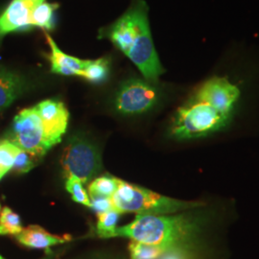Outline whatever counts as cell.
Returning <instances> with one entry per match:
<instances>
[{"label":"cell","mask_w":259,"mask_h":259,"mask_svg":"<svg viewBox=\"0 0 259 259\" xmlns=\"http://www.w3.org/2000/svg\"><path fill=\"white\" fill-rule=\"evenodd\" d=\"M47 42L50 47V63L51 72L64 76H79L81 77L84 67L88 65L89 60H81L73 56L67 55L63 52L52 37L46 33Z\"/></svg>","instance_id":"11"},{"label":"cell","mask_w":259,"mask_h":259,"mask_svg":"<svg viewBox=\"0 0 259 259\" xmlns=\"http://www.w3.org/2000/svg\"><path fill=\"white\" fill-rule=\"evenodd\" d=\"M110 73V61L107 58L89 60L81 77L92 83H101L106 81Z\"/></svg>","instance_id":"14"},{"label":"cell","mask_w":259,"mask_h":259,"mask_svg":"<svg viewBox=\"0 0 259 259\" xmlns=\"http://www.w3.org/2000/svg\"><path fill=\"white\" fill-rule=\"evenodd\" d=\"M148 13V5L144 0H134L119 19L100 31V37L109 38L127 56L146 81L157 83L165 69L153 41Z\"/></svg>","instance_id":"3"},{"label":"cell","mask_w":259,"mask_h":259,"mask_svg":"<svg viewBox=\"0 0 259 259\" xmlns=\"http://www.w3.org/2000/svg\"><path fill=\"white\" fill-rule=\"evenodd\" d=\"M65 177H74L87 185L102 169L101 155L89 140L74 137L66 144L61 158Z\"/></svg>","instance_id":"5"},{"label":"cell","mask_w":259,"mask_h":259,"mask_svg":"<svg viewBox=\"0 0 259 259\" xmlns=\"http://www.w3.org/2000/svg\"><path fill=\"white\" fill-rule=\"evenodd\" d=\"M120 218V213L114 209L108 212L97 214V224H96V233L98 237L108 239L111 233L117 228V222Z\"/></svg>","instance_id":"19"},{"label":"cell","mask_w":259,"mask_h":259,"mask_svg":"<svg viewBox=\"0 0 259 259\" xmlns=\"http://www.w3.org/2000/svg\"><path fill=\"white\" fill-rule=\"evenodd\" d=\"M90 199H91V202H92V208L97 214L108 212V211L113 209L111 198L90 197Z\"/></svg>","instance_id":"22"},{"label":"cell","mask_w":259,"mask_h":259,"mask_svg":"<svg viewBox=\"0 0 259 259\" xmlns=\"http://www.w3.org/2000/svg\"><path fill=\"white\" fill-rule=\"evenodd\" d=\"M65 189L71 195V198L74 202L92 207L91 199L88 195L87 190L83 187V183L80 180L76 179L74 177L67 178L65 182Z\"/></svg>","instance_id":"20"},{"label":"cell","mask_w":259,"mask_h":259,"mask_svg":"<svg viewBox=\"0 0 259 259\" xmlns=\"http://www.w3.org/2000/svg\"><path fill=\"white\" fill-rule=\"evenodd\" d=\"M23 230L21 219L18 213L8 206L0 211V235H18Z\"/></svg>","instance_id":"17"},{"label":"cell","mask_w":259,"mask_h":259,"mask_svg":"<svg viewBox=\"0 0 259 259\" xmlns=\"http://www.w3.org/2000/svg\"><path fill=\"white\" fill-rule=\"evenodd\" d=\"M212 218L205 206L167 215H137L127 226L117 227L110 238L125 237L165 250H197Z\"/></svg>","instance_id":"2"},{"label":"cell","mask_w":259,"mask_h":259,"mask_svg":"<svg viewBox=\"0 0 259 259\" xmlns=\"http://www.w3.org/2000/svg\"><path fill=\"white\" fill-rule=\"evenodd\" d=\"M34 108L42 123L47 146L51 149L62 141L67 129L69 112L64 103L53 99L38 103Z\"/></svg>","instance_id":"8"},{"label":"cell","mask_w":259,"mask_h":259,"mask_svg":"<svg viewBox=\"0 0 259 259\" xmlns=\"http://www.w3.org/2000/svg\"><path fill=\"white\" fill-rule=\"evenodd\" d=\"M160 100L157 83L144 78H131L121 84L115 96V108L125 115H139L152 111Z\"/></svg>","instance_id":"7"},{"label":"cell","mask_w":259,"mask_h":259,"mask_svg":"<svg viewBox=\"0 0 259 259\" xmlns=\"http://www.w3.org/2000/svg\"><path fill=\"white\" fill-rule=\"evenodd\" d=\"M119 179L115 177L102 176L94 179L89 185L90 197H106L111 198L115 193Z\"/></svg>","instance_id":"15"},{"label":"cell","mask_w":259,"mask_h":259,"mask_svg":"<svg viewBox=\"0 0 259 259\" xmlns=\"http://www.w3.org/2000/svg\"><path fill=\"white\" fill-rule=\"evenodd\" d=\"M20 151L9 139L0 140V181L13 169L15 159Z\"/></svg>","instance_id":"16"},{"label":"cell","mask_w":259,"mask_h":259,"mask_svg":"<svg viewBox=\"0 0 259 259\" xmlns=\"http://www.w3.org/2000/svg\"><path fill=\"white\" fill-rule=\"evenodd\" d=\"M197 250L177 249L166 250L159 259H195Z\"/></svg>","instance_id":"23"},{"label":"cell","mask_w":259,"mask_h":259,"mask_svg":"<svg viewBox=\"0 0 259 259\" xmlns=\"http://www.w3.org/2000/svg\"><path fill=\"white\" fill-rule=\"evenodd\" d=\"M111 200L115 211L120 214L136 213V215H167L206 205L200 201H182L170 198L121 180Z\"/></svg>","instance_id":"4"},{"label":"cell","mask_w":259,"mask_h":259,"mask_svg":"<svg viewBox=\"0 0 259 259\" xmlns=\"http://www.w3.org/2000/svg\"><path fill=\"white\" fill-rule=\"evenodd\" d=\"M26 89L24 77L7 68H0V111L10 107Z\"/></svg>","instance_id":"12"},{"label":"cell","mask_w":259,"mask_h":259,"mask_svg":"<svg viewBox=\"0 0 259 259\" xmlns=\"http://www.w3.org/2000/svg\"><path fill=\"white\" fill-rule=\"evenodd\" d=\"M240 99L239 87L228 77L207 78L177 110L169 131L171 138L195 140L222 132L231 125Z\"/></svg>","instance_id":"1"},{"label":"cell","mask_w":259,"mask_h":259,"mask_svg":"<svg viewBox=\"0 0 259 259\" xmlns=\"http://www.w3.org/2000/svg\"><path fill=\"white\" fill-rule=\"evenodd\" d=\"M0 211H1V205H0Z\"/></svg>","instance_id":"26"},{"label":"cell","mask_w":259,"mask_h":259,"mask_svg":"<svg viewBox=\"0 0 259 259\" xmlns=\"http://www.w3.org/2000/svg\"><path fill=\"white\" fill-rule=\"evenodd\" d=\"M37 159V157L21 150L15 159V163L12 170L19 174L28 173L36 166Z\"/></svg>","instance_id":"21"},{"label":"cell","mask_w":259,"mask_h":259,"mask_svg":"<svg viewBox=\"0 0 259 259\" xmlns=\"http://www.w3.org/2000/svg\"><path fill=\"white\" fill-rule=\"evenodd\" d=\"M22 1H24L30 7H34L40 3H44L46 0H22Z\"/></svg>","instance_id":"24"},{"label":"cell","mask_w":259,"mask_h":259,"mask_svg":"<svg viewBox=\"0 0 259 259\" xmlns=\"http://www.w3.org/2000/svg\"><path fill=\"white\" fill-rule=\"evenodd\" d=\"M58 8L57 4L45 1L31 9V19L34 27L50 31L54 27V14Z\"/></svg>","instance_id":"13"},{"label":"cell","mask_w":259,"mask_h":259,"mask_svg":"<svg viewBox=\"0 0 259 259\" xmlns=\"http://www.w3.org/2000/svg\"><path fill=\"white\" fill-rule=\"evenodd\" d=\"M8 139L20 150L37 158H41L50 150L46 141L40 117L34 107L24 109L15 116Z\"/></svg>","instance_id":"6"},{"label":"cell","mask_w":259,"mask_h":259,"mask_svg":"<svg viewBox=\"0 0 259 259\" xmlns=\"http://www.w3.org/2000/svg\"><path fill=\"white\" fill-rule=\"evenodd\" d=\"M15 237L20 245L30 249L39 250H50L54 246L72 240V237L68 234L55 235L37 225H31L27 228H23L21 232Z\"/></svg>","instance_id":"10"},{"label":"cell","mask_w":259,"mask_h":259,"mask_svg":"<svg viewBox=\"0 0 259 259\" xmlns=\"http://www.w3.org/2000/svg\"><path fill=\"white\" fill-rule=\"evenodd\" d=\"M0 259H6L5 257H3L1 254H0ZM45 259H51L50 257H48V258H45Z\"/></svg>","instance_id":"25"},{"label":"cell","mask_w":259,"mask_h":259,"mask_svg":"<svg viewBox=\"0 0 259 259\" xmlns=\"http://www.w3.org/2000/svg\"><path fill=\"white\" fill-rule=\"evenodd\" d=\"M31 9L32 7L22 0H12L0 15V42L10 33L29 31L34 27Z\"/></svg>","instance_id":"9"},{"label":"cell","mask_w":259,"mask_h":259,"mask_svg":"<svg viewBox=\"0 0 259 259\" xmlns=\"http://www.w3.org/2000/svg\"><path fill=\"white\" fill-rule=\"evenodd\" d=\"M166 250L162 248L131 240L129 244L130 258L131 259H159Z\"/></svg>","instance_id":"18"}]
</instances>
